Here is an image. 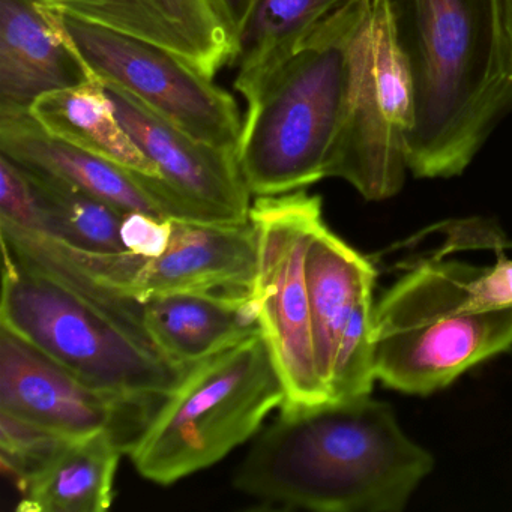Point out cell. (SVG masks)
Listing matches in <instances>:
<instances>
[{"instance_id":"1","label":"cell","mask_w":512,"mask_h":512,"mask_svg":"<svg viewBox=\"0 0 512 512\" xmlns=\"http://www.w3.org/2000/svg\"><path fill=\"white\" fill-rule=\"evenodd\" d=\"M434 458L371 395L281 407L233 484L263 505L323 512H398Z\"/></svg>"},{"instance_id":"2","label":"cell","mask_w":512,"mask_h":512,"mask_svg":"<svg viewBox=\"0 0 512 512\" xmlns=\"http://www.w3.org/2000/svg\"><path fill=\"white\" fill-rule=\"evenodd\" d=\"M415 98L407 166L454 178L512 109V62L499 0H382Z\"/></svg>"},{"instance_id":"3","label":"cell","mask_w":512,"mask_h":512,"mask_svg":"<svg viewBox=\"0 0 512 512\" xmlns=\"http://www.w3.org/2000/svg\"><path fill=\"white\" fill-rule=\"evenodd\" d=\"M373 0H346L287 59L245 110L239 166L251 196L328 178L367 67Z\"/></svg>"},{"instance_id":"4","label":"cell","mask_w":512,"mask_h":512,"mask_svg":"<svg viewBox=\"0 0 512 512\" xmlns=\"http://www.w3.org/2000/svg\"><path fill=\"white\" fill-rule=\"evenodd\" d=\"M377 380L406 394L451 385L512 347V260L491 266L422 260L373 310Z\"/></svg>"},{"instance_id":"5","label":"cell","mask_w":512,"mask_h":512,"mask_svg":"<svg viewBox=\"0 0 512 512\" xmlns=\"http://www.w3.org/2000/svg\"><path fill=\"white\" fill-rule=\"evenodd\" d=\"M4 251L2 328L94 388L167 397L190 365L167 358L142 302L83 292Z\"/></svg>"},{"instance_id":"6","label":"cell","mask_w":512,"mask_h":512,"mask_svg":"<svg viewBox=\"0 0 512 512\" xmlns=\"http://www.w3.org/2000/svg\"><path fill=\"white\" fill-rule=\"evenodd\" d=\"M286 401L283 377L262 332L188 367L130 457L160 485L208 469L259 431Z\"/></svg>"},{"instance_id":"7","label":"cell","mask_w":512,"mask_h":512,"mask_svg":"<svg viewBox=\"0 0 512 512\" xmlns=\"http://www.w3.org/2000/svg\"><path fill=\"white\" fill-rule=\"evenodd\" d=\"M250 220L257 230L253 292L259 301L262 334L286 388L281 407L326 403L328 392L314 356L305 272L311 239L325 224L322 199L307 190L256 197Z\"/></svg>"},{"instance_id":"8","label":"cell","mask_w":512,"mask_h":512,"mask_svg":"<svg viewBox=\"0 0 512 512\" xmlns=\"http://www.w3.org/2000/svg\"><path fill=\"white\" fill-rule=\"evenodd\" d=\"M56 13L74 50L101 82L124 89L197 140L238 152L244 116L214 79L163 47Z\"/></svg>"},{"instance_id":"9","label":"cell","mask_w":512,"mask_h":512,"mask_svg":"<svg viewBox=\"0 0 512 512\" xmlns=\"http://www.w3.org/2000/svg\"><path fill=\"white\" fill-rule=\"evenodd\" d=\"M415 121V98L406 59L388 10L373 0L371 47L364 77L328 178L349 182L364 199L386 200L406 179L407 140Z\"/></svg>"},{"instance_id":"10","label":"cell","mask_w":512,"mask_h":512,"mask_svg":"<svg viewBox=\"0 0 512 512\" xmlns=\"http://www.w3.org/2000/svg\"><path fill=\"white\" fill-rule=\"evenodd\" d=\"M164 398L94 388L0 328V412L70 439L110 433L130 455Z\"/></svg>"},{"instance_id":"11","label":"cell","mask_w":512,"mask_h":512,"mask_svg":"<svg viewBox=\"0 0 512 512\" xmlns=\"http://www.w3.org/2000/svg\"><path fill=\"white\" fill-rule=\"evenodd\" d=\"M305 272L314 356L329 401L371 395L377 380L373 347L376 269L323 224L311 239Z\"/></svg>"},{"instance_id":"12","label":"cell","mask_w":512,"mask_h":512,"mask_svg":"<svg viewBox=\"0 0 512 512\" xmlns=\"http://www.w3.org/2000/svg\"><path fill=\"white\" fill-rule=\"evenodd\" d=\"M137 148L152 161L184 220L247 223L251 193L239 166L238 152L197 140L119 86L104 83Z\"/></svg>"},{"instance_id":"13","label":"cell","mask_w":512,"mask_h":512,"mask_svg":"<svg viewBox=\"0 0 512 512\" xmlns=\"http://www.w3.org/2000/svg\"><path fill=\"white\" fill-rule=\"evenodd\" d=\"M257 230L247 223L172 220L166 251L139 256L128 298L176 292H253Z\"/></svg>"},{"instance_id":"14","label":"cell","mask_w":512,"mask_h":512,"mask_svg":"<svg viewBox=\"0 0 512 512\" xmlns=\"http://www.w3.org/2000/svg\"><path fill=\"white\" fill-rule=\"evenodd\" d=\"M0 154L19 166L64 181L124 214L181 220L158 179L124 169L47 133L31 112L0 110Z\"/></svg>"},{"instance_id":"15","label":"cell","mask_w":512,"mask_h":512,"mask_svg":"<svg viewBox=\"0 0 512 512\" xmlns=\"http://www.w3.org/2000/svg\"><path fill=\"white\" fill-rule=\"evenodd\" d=\"M41 4L163 47L209 79L235 59V43L215 0H43Z\"/></svg>"},{"instance_id":"16","label":"cell","mask_w":512,"mask_h":512,"mask_svg":"<svg viewBox=\"0 0 512 512\" xmlns=\"http://www.w3.org/2000/svg\"><path fill=\"white\" fill-rule=\"evenodd\" d=\"M94 77L55 10L41 0H0V110L28 112L43 95Z\"/></svg>"},{"instance_id":"17","label":"cell","mask_w":512,"mask_h":512,"mask_svg":"<svg viewBox=\"0 0 512 512\" xmlns=\"http://www.w3.org/2000/svg\"><path fill=\"white\" fill-rule=\"evenodd\" d=\"M146 331L182 365L202 361L262 332L254 292H176L142 301Z\"/></svg>"},{"instance_id":"18","label":"cell","mask_w":512,"mask_h":512,"mask_svg":"<svg viewBox=\"0 0 512 512\" xmlns=\"http://www.w3.org/2000/svg\"><path fill=\"white\" fill-rule=\"evenodd\" d=\"M346 0H253L236 43V91L253 107L287 59Z\"/></svg>"},{"instance_id":"19","label":"cell","mask_w":512,"mask_h":512,"mask_svg":"<svg viewBox=\"0 0 512 512\" xmlns=\"http://www.w3.org/2000/svg\"><path fill=\"white\" fill-rule=\"evenodd\" d=\"M29 112L56 139L131 172L158 179L152 161L137 148L119 122L106 86L98 77L43 95Z\"/></svg>"},{"instance_id":"20","label":"cell","mask_w":512,"mask_h":512,"mask_svg":"<svg viewBox=\"0 0 512 512\" xmlns=\"http://www.w3.org/2000/svg\"><path fill=\"white\" fill-rule=\"evenodd\" d=\"M122 451L110 433L73 440L22 493L20 512H104Z\"/></svg>"},{"instance_id":"21","label":"cell","mask_w":512,"mask_h":512,"mask_svg":"<svg viewBox=\"0 0 512 512\" xmlns=\"http://www.w3.org/2000/svg\"><path fill=\"white\" fill-rule=\"evenodd\" d=\"M25 170L40 197V229L32 232L77 250L92 253L125 251L121 230L127 214L64 181Z\"/></svg>"},{"instance_id":"22","label":"cell","mask_w":512,"mask_h":512,"mask_svg":"<svg viewBox=\"0 0 512 512\" xmlns=\"http://www.w3.org/2000/svg\"><path fill=\"white\" fill-rule=\"evenodd\" d=\"M76 439L0 412V464L20 493Z\"/></svg>"},{"instance_id":"23","label":"cell","mask_w":512,"mask_h":512,"mask_svg":"<svg viewBox=\"0 0 512 512\" xmlns=\"http://www.w3.org/2000/svg\"><path fill=\"white\" fill-rule=\"evenodd\" d=\"M0 223L25 230H38L40 197L26 170L0 154Z\"/></svg>"},{"instance_id":"24","label":"cell","mask_w":512,"mask_h":512,"mask_svg":"<svg viewBox=\"0 0 512 512\" xmlns=\"http://www.w3.org/2000/svg\"><path fill=\"white\" fill-rule=\"evenodd\" d=\"M172 233V220L146 214H127L122 223L125 251L145 257H158L166 251Z\"/></svg>"},{"instance_id":"25","label":"cell","mask_w":512,"mask_h":512,"mask_svg":"<svg viewBox=\"0 0 512 512\" xmlns=\"http://www.w3.org/2000/svg\"><path fill=\"white\" fill-rule=\"evenodd\" d=\"M223 16L224 23L229 29L230 37L233 43H238L239 34L244 28L245 20H247L248 13H250L251 4L253 0H215Z\"/></svg>"},{"instance_id":"26","label":"cell","mask_w":512,"mask_h":512,"mask_svg":"<svg viewBox=\"0 0 512 512\" xmlns=\"http://www.w3.org/2000/svg\"><path fill=\"white\" fill-rule=\"evenodd\" d=\"M500 19H502L503 34L512 62V0H499Z\"/></svg>"},{"instance_id":"27","label":"cell","mask_w":512,"mask_h":512,"mask_svg":"<svg viewBox=\"0 0 512 512\" xmlns=\"http://www.w3.org/2000/svg\"><path fill=\"white\" fill-rule=\"evenodd\" d=\"M41 2H43V0H41Z\"/></svg>"}]
</instances>
